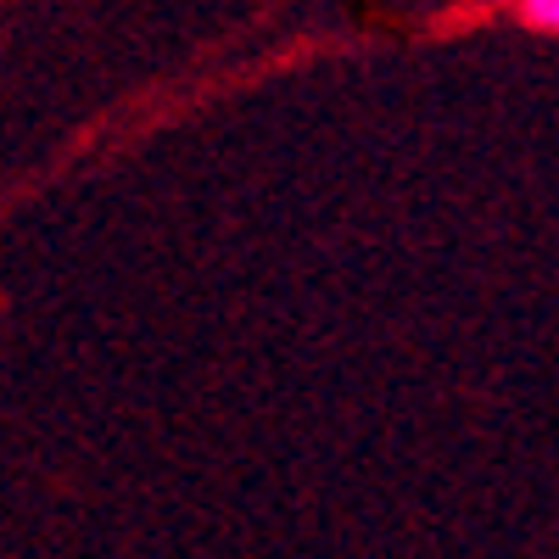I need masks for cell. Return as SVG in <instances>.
Instances as JSON below:
<instances>
[{"mask_svg":"<svg viewBox=\"0 0 559 559\" xmlns=\"http://www.w3.org/2000/svg\"><path fill=\"white\" fill-rule=\"evenodd\" d=\"M515 17L537 34H559V0H526V7H515Z\"/></svg>","mask_w":559,"mask_h":559,"instance_id":"cell-1","label":"cell"}]
</instances>
